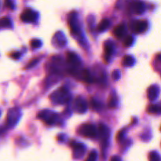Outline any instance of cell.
Segmentation results:
<instances>
[{"label":"cell","instance_id":"6da1fadb","mask_svg":"<svg viewBox=\"0 0 161 161\" xmlns=\"http://www.w3.org/2000/svg\"><path fill=\"white\" fill-rule=\"evenodd\" d=\"M50 98L53 103L57 105H64L70 100L71 95L69 94V90L65 87H60L59 89L52 93Z\"/></svg>","mask_w":161,"mask_h":161},{"label":"cell","instance_id":"d4e9b609","mask_svg":"<svg viewBox=\"0 0 161 161\" xmlns=\"http://www.w3.org/2000/svg\"><path fill=\"white\" fill-rule=\"evenodd\" d=\"M134 42V39L132 35H127L126 37V39H124V46L129 47V46H131L133 45Z\"/></svg>","mask_w":161,"mask_h":161},{"label":"cell","instance_id":"9c48e42d","mask_svg":"<svg viewBox=\"0 0 161 161\" xmlns=\"http://www.w3.org/2000/svg\"><path fill=\"white\" fill-rule=\"evenodd\" d=\"M130 10L134 14L141 15L146 10V6H145L144 2L138 0V1H134L132 3L130 4Z\"/></svg>","mask_w":161,"mask_h":161},{"label":"cell","instance_id":"484cf974","mask_svg":"<svg viewBox=\"0 0 161 161\" xmlns=\"http://www.w3.org/2000/svg\"><path fill=\"white\" fill-rule=\"evenodd\" d=\"M39 60H40V58H34V59H32V61H30V62L28 64V65L25 68H26V69H32V68H33L34 66H35V65H36L37 64L39 63Z\"/></svg>","mask_w":161,"mask_h":161},{"label":"cell","instance_id":"1f68e13d","mask_svg":"<svg viewBox=\"0 0 161 161\" xmlns=\"http://www.w3.org/2000/svg\"><path fill=\"white\" fill-rule=\"evenodd\" d=\"M123 135H124V133H123V130L119 131V134H118V136H117V140H119V141L122 140L123 138Z\"/></svg>","mask_w":161,"mask_h":161},{"label":"cell","instance_id":"83f0119b","mask_svg":"<svg viewBox=\"0 0 161 161\" xmlns=\"http://www.w3.org/2000/svg\"><path fill=\"white\" fill-rule=\"evenodd\" d=\"M98 157V153L96 151H92L87 156V159L86 161H96Z\"/></svg>","mask_w":161,"mask_h":161},{"label":"cell","instance_id":"30bf717a","mask_svg":"<svg viewBox=\"0 0 161 161\" xmlns=\"http://www.w3.org/2000/svg\"><path fill=\"white\" fill-rule=\"evenodd\" d=\"M87 103L85 101L84 98H81V97H78L75 100L74 102V109L76 112L79 113H83L86 111L87 109Z\"/></svg>","mask_w":161,"mask_h":161},{"label":"cell","instance_id":"f1b7e54d","mask_svg":"<svg viewBox=\"0 0 161 161\" xmlns=\"http://www.w3.org/2000/svg\"><path fill=\"white\" fill-rule=\"evenodd\" d=\"M112 77L113 78L114 80H117L120 78V72L119 70H115L113 71V72L112 73Z\"/></svg>","mask_w":161,"mask_h":161},{"label":"cell","instance_id":"4316f807","mask_svg":"<svg viewBox=\"0 0 161 161\" xmlns=\"http://www.w3.org/2000/svg\"><path fill=\"white\" fill-rule=\"evenodd\" d=\"M90 104H91V106H92L93 109L95 110H99L102 108V104L100 103L99 102H98L97 100L92 99L91 102H90Z\"/></svg>","mask_w":161,"mask_h":161},{"label":"cell","instance_id":"44dd1931","mask_svg":"<svg viewBox=\"0 0 161 161\" xmlns=\"http://www.w3.org/2000/svg\"><path fill=\"white\" fill-rule=\"evenodd\" d=\"M117 103H118V100H117L116 95L115 93H112L109 100V106L110 108H115L116 107Z\"/></svg>","mask_w":161,"mask_h":161},{"label":"cell","instance_id":"5bb4252c","mask_svg":"<svg viewBox=\"0 0 161 161\" xmlns=\"http://www.w3.org/2000/svg\"><path fill=\"white\" fill-rule=\"evenodd\" d=\"M159 94V88L157 85H152L147 90V98L149 101H154L158 98Z\"/></svg>","mask_w":161,"mask_h":161},{"label":"cell","instance_id":"4dcf8cb0","mask_svg":"<svg viewBox=\"0 0 161 161\" xmlns=\"http://www.w3.org/2000/svg\"><path fill=\"white\" fill-rule=\"evenodd\" d=\"M10 56H11V58H13V59L17 60V59H19V58H21V54L20 53V52H14V53H12L11 55Z\"/></svg>","mask_w":161,"mask_h":161},{"label":"cell","instance_id":"3957f363","mask_svg":"<svg viewBox=\"0 0 161 161\" xmlns=\"http://www.w3.org/2000/svg\"><path fill=\"white\" fill-rule=\"evenodd\" d=\"M21 116V112L18 108H13L10 109L7 113L6 116V125L8 127H14L19 121Z\"/></svg>","mask_w":161,"mask_h":161},{"label":"cell","instance_id":"5b68a950","mask_svg":"<svg viewBox=\"0 0 161 161\" xmlns=\"http://www.w3.org/2000/svg\"><path fill=\"white\" fill-rule=\"evenodd\" d=\"M38 18V14L31 9H26L21 14V20L25 23H34Z\"/></svg>","mask_w":161,"mask_h":161},{"label":"cell","instance_id":"8992f818","mask_svg":"<svg viewBox=\"0 0 161 161\" xmlns=\"http://www.w3.org/2000/svg\"><path fill=\"white\" fill-rule=\"evenodd\" d=\"M148 22L146 21H134L130 23V29L136 34H141L147 30Z\"/></svg>","mask_w":161,"mask_h":161},{"label":"cell","instance_id":"7402d4cb","mask_svg":"<svg viewBox=\"0 0 161 161\" xmlns=\"http://www.w3.org/2000/svg\"><path fill=\"white\" fill-rule=\"evenodd\" d=\"M148 112L149 113H161L160 105H152L148 107Z\"/></svg>","mask_w":161,"mask_h":161},{"label":"cell","instance_id":"e575fe53","mask_svg":"<svg viewBox=\"0 0 161 161\" xmlns=\"http://www.w3.org/2000/svg\"><path fill=\"white\" fill-rule=\"evenodd\" d=\"M0 113H1V112H0Z\"/></svg>","mask_w":161,"mask_h":161},{"label":"cell","instance_id":"9a60e30c","mask_svg":"<svg viewBox=\"0 0 161 161\" xmlns=\"http://www.w3.org/2000/svg\"><path fill=\"white\" fill-rule=\"evenodd\" d=\"M67 62L69 65L72 67H78L81 64V61L79 58L75 53H69L67 55Z\"/></svg>","mask_w":161,"mask_h":161},{"label":"cell","instance_id":"ba28073f","mask_svg":"<svg viewBox=\"0 0 161 161\" xmlns=\"http://www.w3.org/2000/svg\"><path fill=\"white\" fill-rule=\"evenodd\" d=\"M52 43L55 47H58V48L64 47L67 43V39L65 38V34L62 32H56L52 39Z\"/></svg>","mask_w":161,"mask_h":161},{"label":"cell","instance_id":"4fadbf2b","mask_svg":"<svg viewBox=\"0 0 161 161\" xmlns=\"http://www.w3.org/2000/svg\"><path fill=\"white\" fill-rule=\"evenodd\" d=\"M114 52V45L113 42L108 41L106 42L105 45H104V57H105V60L106 62H109L111 58L112 54Z\"/></svg>","mask_w":161,"mask_h":161},{"label":"cell","instance_id":"277c9868","mask_svg":"<svg viewBox=\"0 0 161 161\" xmlns=\"http://www.w3.org/2000/svg\"><path fill=\"white\" fill-rule=\"evenodd\" d=\"M38 117L45 123L48 125H52L56 123L58 119V115L53 111L48 109L42 110L39 112L38 114Z\"/></svg>","mask_w":161,"mask_h":161},{"label":"cell","instance_id":"f546056e","mask_svg":"<svg viewBox=\"0 0 161 161\" xmlns=\"http://www.w3.org/2000/svg\"><path fill=\"white\" fill-rule=\"evenodd\" d=\"M5 5L7 6L8 8H10V10H14V4L12 0H5Z\"/></svg>","mask_w":161,"mask_h":161},{"label":"cell","instance_id":"836d02e7","mask_svg":"<svg viewBox=\"0 0 161 161\" xmlns=\"http://www.w3.org/2000/svg\"><path fill=\"white\" fill-rule=\"evenodd\" d=\"M160 130H161V127H160Z\"/></svg>","mask_w":161,"mask_h":161},{"label":"cell","instance_id":"7a4b0ae2","mask_svg":"<svg viewBox=\"0 0 161 161\" xmlns=\"http://www.w3.org/2000/svg\"><path fill=\"white\" fill-rule=\"evenodd\" d=\"M68 22H69V28H70L72 34H73L74 35H80V25H79V20H78V14H77L76 12L73 11L69 14Z\"/></svg>","mask_w":161,"mask_h":161},{"label":"cell","instance_id":"2e32d148","mask_svg":"<svg viewBox=\"0 0 161 161\" xmlns=\"http://www.w3.org/2000/svg\"><path fill=\"white\" fill-rule=\"evenodd\" d=\"M125 33H126V27L124 25H119L113 30V34L116 38H122Z\"/></svg>","mask_w":161,"mask_h":161},{"label":"cell","instance_id":"8fae6325","mask_svg":"<svg viewBox=\"0 0 161 161\" xmlns=\"http://www.w3.org/2000/svg\"><path fill=\"white\" fill-rule=\"evenodd\" d=\"M71 146L72 147L74 157L76 159L82 157L85 153V149H86L84 145L79 143V142H75V143H72Z\"/></svg>","mask_w":161,"mask_h":161},{"label":"cell","instance_id":"ac0fdd59","mask_svg":"<svg viewBox=\"0 0 161 161\" xmlns=\"http://www.w3.org/2000/svg\"><path fill=\"white\" fill-rule=\"evenodd\" d=\"M12 21L9 17H4L0 19V29H11Z\"/></svg>","mask_w":161,"mask_h":161},{"label":"cell","instance_id":"52a82bcc","mask_svg":"<svg viewBox=\"0 0 161 161\" xmlns=\"http://www.w3.org/2000/svg\"><path fill=\"white\" fill-rule=\"evenodd\" d=\"M80 134L86 138H95L98 134L96 128L92 124L82 125L80 128Z\"/></svg>","mask_w":161,"mask_h":161},{"label":"cell","instance_id":"7c38bea8","mask_svg":"<svg viewBox=\"0 0 161 161\" xmlns=\"http://www.w3.org/2000/svg\"><path fill=\"white\" fill-rule=\"evenodd\" d=\"M98 132H99L100 138L102 139V142L104 144H108V141L109 139V129L106 127V125L101 124L99 126V129H98Z\"/></svg>","mask_w":161,"mask_h":161},{"label":"cell","instance_id":"e0dca14e","mask_svg":"<svg viewBox=\"0 0 161 161\" xmlns=\"http://www.w3.org/2000/svg\"><path fill=\"white\" fill-rule=\"evenodd\" d=\"M134 63H135V59L133 58L132 56H125L122 60V65L124 67H131L134 65Z\"/></svg>","mask_w":161,"mask_h":161},{"label":"cell","instance_id":"d6986e66","mask_svg":"<svg viewBox=\"0 0 161 161\" xmlns=\"http://www.w3.org/2000/svg\"><path fill=\"white\" fill-rule=\"evenodd\" d=\"M81 78L87 83H91L94 82V77L90 74L88 70H83L81 73Z\"/></svg>","mask_w":161,"mask_h":161},{"label":"cell","instance_id":"cb8c5ba5","mask_svg":"<svg viewBox=\"0 0 161 161\" xmlns=\"http://www.w3.org/2000/svg\"><path fill=\"white\" fill-rule=\"evenodd\" d=\"M149 161H160L161 157L159 154L156 152H151L149 155Z\"/></svg>","mask_w":161,"mask_h":161},{"label":"cell","instance_id":"603a6c76","mask_svg":"<svg viewBox=\"0 0 161 161\" xmlns=\"http://www.w3.org/2000/svg\"><path fill=\"white\" fill-rule=\"evenodd\" d=\"M42 41L38 39H34L30 42V46H32V48L33 49H38L42 46Z\"/></svg>","mask_w":161,"mask_h":161},{"label":"cell","instance_id":"ffe728a7","mask_svg":"<svg viewBox=\"0 0 161 161\" xmlns=\"http://www.w3.org/2000/svg\"><path fill=\"white\" fill-rule=\"evenodd\" d=\"M110 26V21L108 19H103L99 23L98 26V30L99 32H104L106 31V29H108Z\"/></svg>","mask_w":161,"mask_h":161},{"label":"cell","instance_id":"d6a6232c","mask_svg":"<svg viewBox=\"0 0 161 161\" xmlns=\"http://www.w3.org/2000/svg\"><path fill=\"white\" fill-rule=\"evenodd\" d=\"M111 161H121V159L118 156H114L111 158Z\"/></svg>","mask_w":161,"mask_h":161}]
</instances>
